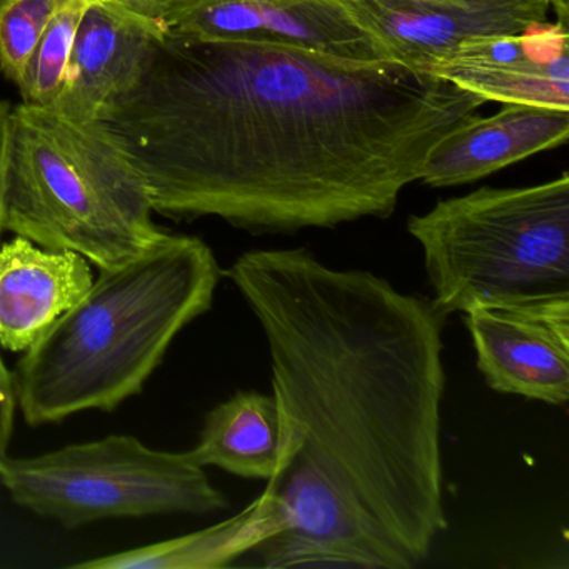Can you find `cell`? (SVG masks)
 Masks as SVG:
<instances>
[{"label":"cell","instance_id":"6da1fadb","mask_svg":"<svg viewBox=\"0 0 569 569\" xmlns=\"http://www.w3.org/2000/svg\"><path fill=\"white\" fill-rule=\"evenodd\" d=\"M482 104L391 59L162 34L141 81L96 124L158 214L295 234L389 218L429 149Z\"/></svg>","mask_w":569,"mask_h":569},{"label":"cell","instance_id":"7a4b0ae2","mask_svg":"<svg viewBox=\"0 0 569 569\" xmlns=\"http://www.w3.org/2000/svg\"><path fill=\"white\" fill-rule=\"evenodd\" d=\"M228 278L268 341L282 519L264 568L411 569L448 528L442 498L445 316L308 249L239 256Z\"/></svg>","mask_w":569,"mask_h":569},{"label":"cell","instance_id":"3957f363","mask_svg":"<svg viewBox=\"0 0 569 569\" xmlns=\"http://www.w3.org/2000/svg\"><path fill=\"white\" fill-rule=\"evenodd\" d=\"M219 279L202 239L171 232L131 261L99 269L18 362L26 422L38 428L91 409L111 412L141 395L176 336L211 309Z\"/></svg>","mask_w":569,"mask_h":569},{"label":"cell","instance_id":"277c9868","mask_svg":"<svg viewBox=\"0 0 569 569\" xmlns=\"http://www.w3.org/2000/svg\"><path fill=\"white\" fill-rule=\"evenodd\" d=\"M152 214L141 176L96 122L12 108L6 231L109 269L164 238Z\"/></svg>","mask_w":569,"mask_h":569},{"label":"cell","instance_id":"5b68a950","mask_svg":"<svg viewBox=\"0 0 569 569\" xmlns=\"http://www.w3.org/2000/svg\"><path fill=\"white\" fill-rule=\"evenodd\" d=\"M432 305L475 308L569 302V176L528 188H482L411 216Z\"/></svg>","mask_w":569,"mask_h":569},{"label":"cell","instance_id":"8992f818","mask_svg":"<svg viewBox=\"0 0 569 569\" xmlns=\"http://www.w3.org/2000/svg\"><path fill=\"white\" fill-rule=\"evenodd\" d=\"M0 485L16 505L69 529L102 519L211 515L229 506L191 451H159L126 435L9 458Z\"/></svg>","mask_w":569,"mask_h":569},{"label":"cell","instance_id":"52a82bcc","mask_svg":"<svg viewBox=\"0 0 569 569\" xmlns=\"http://www.w3.org/2000/svg\"><path fill=\"white\" fill-rule=\"evenodd\" d=\"M162 34L295 46L352 61L388 59L338 0H109Z\"/></svg>","mask_w":569,"mask_h":569},{"label":"cell","instance_id":"ba28073f","mask_svg":"<svg viewBox=\"0 0 569 569\" xmlns=\"http://www.w3.org/2000/svg\"><path fill=\"white\" fill-rule=\"evenodd\" d=\"M391 61L429 71L461 46L548 21L551 0H338Z\"/></svg>","mask_w":569,"mask_h":569},{"label":"cell","instance_id":"9c48e42d","mask_svg":"<svg viewBox=\"0 0 569 569\" xmlns=\"http://www.w3.org/2000/svg\"><path fill=\"white\" fill-rule=\"evenodd\" d=\"M476 362L502 395L565 406L569 399V302L465 312Z\"/></svg>","mask_w":569,"mask_h":569},{"label":"cell","instance_id":"30bf717a","mask_svg":"<svg viewBox=\"0 0 569 569\" xmlns=\"http://www.w3.org/2000/svg\"><path fill=\"white\" fill-rule=\"evenodd\" d=\"M162 31L109 0H89L72 46L64 88L51 106L62 118L94 124L141 81Z\"/></svg>","mask_w":569,"mask_h":569},{"label":"cell","instance_id":"8fae6325","mask_svg":"<svg viewBox=\"0 0 569 569\" xmlns=\"http://www.w3.org/2000/svg\"><path fill=\"white\" fill-rule=\"evenodd\" d=\"M569 109L505 104L491 118L478 114L446 132L426 156L419 181L452 188L479 181L529 156L568 141Z\"/></svg>","mask_w":569,"mask_h":569},{"label":"cell","instance_id":"7c38bea8","mask_svg":"<svg viewBox=\"0 0 569 569\" xmlns=\"http://www.w3.org/2000/svg\"><path fill=\"white\" fill-rule=\"evenodd\" d=\"M91 262L16 236L0 244V346L24 352L91 288Z\"/></svg>","mask_w":569,"mask_h":569},{"label":"cell","instance_id":"4fadbf2b","mask_svg":"<svg viewBox=\"0 0 569 569\" xmlns=\"http://www.w3.org/2000/svg\"><path fill=\"white\" fill-rule=\"evenodd\" d=\"M429 72L485 102L569 109V56L536 64L522 54L519 36L469 42Z\"/></svg>","mask_w":569,"mask_h":569},{"label":"cell","instance_id":"5bb4252c","mask_svg":"<svg viewBox=\"0 0 569 569\" xmlns=\"http://www.w3.org/2000/svg\"><path fill=\"white\" fill-rule=\"evenodd\" d=\"M282 519L274 502L261 492L234 518L181 538L141 546L116 555L78 562L86 569H206L221 568L279 535Z\"/></svg>","mask_w":569,"mask_h":569},{"label":"cell","instance_id":"9a60e30c","mask_svg":"<svg viewBox=\"0 0 569 569\" xmlns=\"http://www.w3.org/2000/svg\"><path fill=\"white\" fill-rule=\"evenodd\" d=\"M279 411L272 395L241 391L206 416L192 458L231 475L268 481L278 465Z\"/></svg>","mask_w":569,"mask_h":569},{"label":"cell","instance_id":"2e32d148","mask_svg":"<svg viewBox=\"0 0 569 569\" xmlns=\"http://www.w3.org/2000/svg\"><path fill=\"white\" fill-rule=\"evenodd\" d=\"M88 2L68 0L46 29L16 84L24 104L51 108L61 94L79 22Z\"/></svg>","mask_w":569,"mask_h":569},{"label":"cell","instance_id":"e0dca14e","mask_svg":"<svg viewBox=\"0 0 569 569\" xmlns=\"http://www.w3.org/2000/svg\"><path fill=\"white\" fill-rule=\"evenodd\" d=\"M68 0H0V72L18 84L48 26Z\"/></svg>","mask_w":569,"mask_h":569},{"label":"cell","instance_id":"ac0fdd59","mask_svg":"<svg viewBox=\"0 0 569 569\" xmlns=\"http://www.w3.org/2000/svg\"><path fill=\"white\" fill-rule=\"evenodd\" d=\"M522 54L536 64H551L569 56L568 28L542 21L528 26L519 34Z\"/></svg>","mask_w":569,"mask_h":569},{"label":"cell","instance_id":"d6986e66","mask_svg":"<svg viewBox=\"0 0 569 569\" xmlns=\"http://www.w3.org/2000/svg\"><path fill=\"white\" fill-rule=\"evenodd\" d=\"M18 406L14 375L9 371L0 356V466L11 458L9 445H11L12 431H14V416Z\"/></svg>","mask_w":569,"mask_h":569},{"label":"cell","instance_id":"ffe728a7","mask_svg":"<svg viewBox=\"0 0 569 569\" xmlns=\"http://www.w3.org/2000/svg\"><path fill=\"white\" fill-rule=\"evenodd\" d=\"M12 106L0 99V232L6 231V192H8L9 154H11Z\"/></svg>","mask_w":569,"mask_h":569},{"label":"cell","instance_id":"44dd1931","mask_svg":"<svg viewBox=\"0 0 569 569\" xmlns=\"http://www.w3.org/2000/svg\"><path fill=\"white\" fill-rule=\"evenodd\" d=\"M551 9L556 12V21L569 28V0H551Z\"/></svg>","mask_w":569,"mask_h":569}]
</instances>
